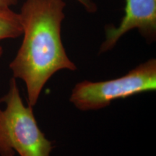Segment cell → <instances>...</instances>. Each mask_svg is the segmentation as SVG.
Wrapping results in <instances>:
<instances>
[{
  "mask_svg": "<svg viewBox=\"0 0 156 156\" xmlns=\"http://www.w3.org/2000/svg\"><path fill=\"white\" fill-rule=\"evenodd\" d=\"M64 0H26L19 12L22 44L9 68L25 84L28 106L34 107L48 80L62 69L75 71L62 40Z\"/></svg>",
  "mask_w": 156,
  "mask_h": 156,
  "instance_id": "obj_1",
  "label": "cell"
},
{
  "mask_svg": "<svg viewBox=\"0 0 156 156\" xmlns=\"http://www.w3.org/2000/svg\"><path fill=\"white\" fill-rule=\"evenodd\" d=\"M0 102L6 105L0 108V155L51 156L52 142L39 128L33 107L23 103L15 77Z\"/></svg>",
  "mask_w": 156,
  "mask_h": 156,
  "instance_id": "obj_2",
  "label": "cell"
},
{
  "mask_svg": "<svg viewBox=\"0 0 156 156\" xmlns=\"http://www.w3.org/2000/svg\"><path fill=\"white\" fill-rule=\"evenodd\" d=\"M156 89V59L151 58L126 75L102 82L83 81L72 91L69 101L80 110H98L112 101Z\"/></svg>",
  "mask_w": 156,
  "mask_h": 156,
  "instance_id": "obj_3",
  "label": "cell"
},
{
  "mask_svg": "<svg viewBox=\"0 0 156 156\" xmlns=\"http://www.w3.org/2000/svg\"><path fill=\"white\" fill-rule=\"evenodd\" d=\"M136 29L147 42L156 38V0H126L124 15L119 26H107L99 53L112 49L122 37Z\"/></svg>",
  "mask_w": 156,
  "mask_h": 156,
  "instance_id": "obj_4",
  "label": "cell"
},
{
  "mask_svg": "<svg viewBox=\"0 0 156 156\" xmlns=\"http://www.w3.org/2000/svg\"><path fill=\"white\" fill-rule=\"evenodd\" d=\"M23 35L19 13L11 8L0 9V41L16 38Z\"/></svg>",
  "mask_w": 156,
  "mask_h": 156,
  "instance_id": "obj_5",
  "label": "cell"
},
{
  "mask_svg": "<svg viewBox=\"0 0 156 156\" xmlns=\"http://www.w3.org/2000/svg\"><path fill=\"white\" fill-rule=\"evenodd\" d=\"M85 9L87 12L94 13L97 11V6L93 0H76Z\"/></svg>",
  "mask_w": 156,
  "mask_h": 156,
  "instance_id": "obj_6",
  "label": "cell"
},
{
  "mask_svg": "<svg viewBox=\"0 0 156 156\" xmlns=\"http://www.w3.org/2000/svg\"><path fill=\"white\" fill-rule=\"evenodd\" d=\"M17 4V0H0V9H9Z\"/></svg>",
  "mask_w": 156,
  "mask_h": 156,
  "instance_id": "obj_7",
  "label": "cell"
},
{
  "mask_svg": "<svg viewBox=\"0 0 156 156\" xmlns=\"http://www.w3.org/2000/svg\"><path fill=\"white\" fill-rule=\"evenodd\" d=\"M2 54H3V48L2 46H0V56L2 55Z\"/></svg>",
  "mask_w": 156,
  "mask_h": 156,
  "instance_id": "obj_8",
  "label": "cell"
}]
</instances>
